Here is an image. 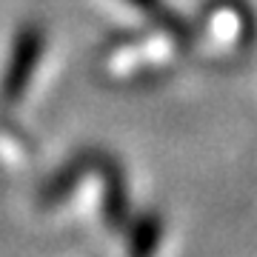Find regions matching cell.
<instances>
[{"mask_svg": "<svg viewBox=\"0 0 257 257\" xmlns=\"http://www.w3.org/2000/svg\"><path fill=\"white\" fill-rule=\"evenodd\" d=\"M43 46H46V32L37 23H26L18 32L15 43H12V55L0 80V100L12 106L26 94V86L35 77V69L43 57Z\"/></svg>", "mask_w": 257, "mask_h": 257, "instance_id": "6da1fadb", "label": "cell"}, {"mask_svg": "<svg viewBox=\"0 0 257 257\" xmlns=\"http://www.w3.org/2000/svg\"><path fill=\"white\" fill-rule=\"evenodd\" d=\"M160 243H163V217L155 211L138 214L126 231L128 257H155Z\"/></svg>", "mask_w": 257, "mask_h": 257, "instance_id": "7a4b0ae2", "label": "cell"}, {"mask_svg": "<svg viewBox=\"0 0 257 257\" xmlns=\"http://www.w3.org/2000/svg\"><path fill=\"white\" fill-rule=\"evenodd\" d=\"M126 3H128V6H135V9H140L149 20H152V23H157V26L163 29L166 35L175 37L177 43H186V46L192 43V37H194L192 29L186 26L183 20L177 18L163 0H126Z\"/></svg>", "mask_w": 257, "mask_h": 257, "instance_id": "3957f363", "label": "cell"}]
</instances>
